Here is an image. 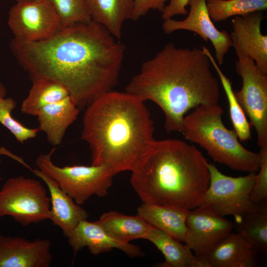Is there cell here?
<instances>
[{"instance_id":"28","label":"cell","mask_w":267,"mask_h":267,"mask_svg":"<svg viewBox=\"0 0 267 267\" xmlns=\"http://www.w3.org/2000/svg\"><path fill=\"white\" fill-rule=\"evenodd\" d=\"M15 100L11 98H0V123L8 130L17 141L21 143L35 138L39 131L37 128H29L11 115V112L15 108Z\"/></svg>"},{"instance_id":"3","label":"cell","mask_w":267,"mask_h":267,"mask_svg":"<svg viewBox=\"0 0 267 267\" xmlns=\"http://www.w3.org/2000/svg\"><path fill=\"white\" fill-rule=\"evenodd\" d=\"M144 101L127 92L109 91L88 106L82 139L89 145L91 165L115 175L131 171L155 140V129Z\"/></svg>"},{"instance_id":"25","label":"cell","mask_w":267,"mask_h":267,"mask_svg":"<svg viewBox=\"0 0 267 267\" xmlns=\"http://www.w3.org/2000/svg\"><path fill=\"white\" fill-rule=\"evenodd\" d=\"M202 49L208 56L222 85L228 103L230 118L233 130L240 140L246 141L251 137L250 124L235 97L231 83L229 79L222 72L209 49L205 46H203Z\"/></svg>"},{"instance_id":"26","label":"cell","mask_w":267,"mask_h":267,"mask_svg":"<svg viewBox=\"0 0 267 267\" xmlns=\"http://www.w3.org/2000/svg\"><path fill=\"white\" fill-rule=\"evenodd\" d=\"M206 5L211 19L219 22L233 16L266 10L267 0H207Z\"/></svg>"},{"instance_id":"4","label":"cell","mask_w":267,"mask_h":267,"mask_svg":"<svg viewBox=\"0 0 267 267\" xmlns=\"http://www.w3.org/2000/svg\"><path fill=\"white\" fill-rule=\"evenodd\" d=\"M208 163L183 140L155 139L131 171L130 182L142 203L191 210L209 186Z\"/></svg>"},{"instance_id":"15","label":"cell","mask_w":267,"mask_h":267,"mask_svg":"<svg viewBox=\"0 0 267 267\" xmlns=\"http://www.w3.org/2000/svg\"><path fill=\"white\" fill-rule=\"evenodd\" d=\"M264 19L262 11H256L231 19L234 38L243 52L253 60L259 70L267 75V36L261 33Z\"/></svg>"},{"instance_id":"11","label":"cell","mask_w":267,"mask_h":267,"mask_svg":"<svg viewBox=\"0 0 267 267\" xmlns=\"http://www.w3.org/2000/svg\"><path fill=\"white\" fill-rule=\"evenodd\" d=\"M207 0H190L189 12L186 18L177 20L169 18L164 20L162 29L166 34L178 30H187L199 35L205 42L210 41L215 50L218 65L222 64L225 55L232 46L231 35L225 30L220 31L214 25L209 14Z\"/></svg>"},{"instance_id":"23","label":"cell","mask_w":267,"mask_h":267,"mask_svg":"<svg viewBox=\"0 0 267 267\" xmlns=\"http://www.w3.org/2000/svg\"><path fill=\"white\" fill-rule=\"evenodd\" d=\"M234 228L257 252L267 254V202L258 204L253 211L235 219Z\"/></svg>"},{"instance_id":"32","label":"cell","mask_w":267,"mask_h":267,"mask_svg":"<svg viewBox=\"0 0 267 267\" xmlns=\"http://www.w3.org/2000/svg\"><path fill=\"white\" fill-rule=\"evenodd\" d=\"M6 94V89L3 85L0 82V98H4Z\"/></svg>"},{"instance_id":"29","label":"cell","mask_w":267,"mask_h":267,"mask_svg":"<svg viewBox=\"0 0 267 267\" xmlns=\"http://www.w3.org/2000/svg\"><path fill=\"white\" fill-rule=\"evenodd\" d=\"M259 173L256 175L254 187L250 195L251 201L256 204L267 199V146L260 148Z\"/></svg>"},{"instance_id":"17","label":"cell","mask_w":267,"mask_h":267,"mask_svg":"<svg viewBox=\"0 0 267 267\" xmlns=\"http://www.w3.org/2000/svg\"><path fill=\"white\" fill-rule=\"evenodd\" d=\"M208 267H254L257 252L238 233L230 232L203 257Z\"/></svg>"},{"instance_id":"33","label":"cell","mask_w":267,"mask_h":267,"mask_svg":"<svg viewBox=\"0 0 267 267\" xmlns=\"http://www.w3.org/2000/svg\"><path fill=\"white\" fill-rule=\"evenodd\" d=\"M16 0L17 2H22L37 1V0Z\"/></svg>"},{"instance_id":"7","label":"cell","mask_w":267,"mask_h":267,"mask_svg":"<svg viewBox=\"0 0 267 267\" xmlns=\"http://www.w3.org/2000/svg\"><path fill=\"white\" fill-rule=\"evenodd\" d=\"M50 199L38 180L19 176L0 189V217L10 216L23 226L50 220Z\"/></svg>"},{"instance_id":"18","label":"cell","mask_w":267,"mask_h":267,"mask_svg":"<svg viewBox=\"0 0 267 267\" xmlns=\"http://www.w3.org/2000/svg\"><path fill=\"white\" fill-rule=\"evenodd\" d=\"M79 113V107L70 95L65 98L43 107L37 115L39 131L45 133L51 145H59L68 127Z\"/></svg>"},{"instance_id":"10","label":"cell","mask_w":267,"mask_h":267,"mask_svg":"<svg viewBox=\"0 0 267 267\" xmlns=\"http://www.w3.org/2000/svg\"><path fill=\"white\" fill-rule=\"evenodd\" d=\"M7 24L14 39L25 42L46 40L63 27L47 0L17 2L9 10Z\"/></svg>"},{"instance_id":"13","label":"cell","mask_w":267,"mask_h":267,"mask_svg":"<svg viewBox=\"0 0 267 267\" xmlns=\"http://www.w3.org/2000/svg\"><path fill=\"white\" fill-rule=\"evenodd\" d=\"M52 260L47 239L0 235V267H49Z\"/></svg>"},{"instance_id":"9","label":"cell","mask_w":267,"mask_h":267,"mask_svg":"<svg viewBox=\"0 0 267 267\" xmlns=\"http://www.w3.org/2000/svg\"><path fill=\"white\" fill-rule=\"evenodd\" d=\"M210 182L198 206L224 217L242 216L254 210L250 195L254 187L256 173H249L239 177H229L222 174L215 165L208 163Z\"/></svg>"},{"instance_id":"22","label":"cell","mask_w":267,"mask_h":267,"mask_svg":"<svg viewBox=\"0 0 267 267\" xmlns=\"http://www.w3.org/2000/svg\"><path fill=\"white\" fill-rule=\"evenodd\" d=\"M96 222L111 236L126 242L145 239L152 228L138 215L128 216L114 211L103 214Z\"/></svg>"},{"instance_id":"20","label":"cell","mask_w":267,"mask_h":267,"mask_svg":"<svg viewBox=\"0 0 267 267\" xmlns=\"http://www.w3.org/2000/svg\"><path fill=\"white\" fill-rule=\"evenodd\" d=\"M91 20L104 26L120 40L125 22L131 19L133 0H85Z\"/></svg>"},{"instance_id":"31","label":"cell","mask_w":267,"mask_h":267,"mask_svg":"<svg viewBox=\"0 0 267 267\" xmlns=\"http://www.w3.org/2000/svg\"><path fill=\"white\" fill-rule=\"evenodd\" d=\"M190 0H168L169 3L166 5L162 12V18L163 20L172 18L178 15L188 14L186 6Z\"/></svg>"},{"instance_id":"12","label":"cell","mask_w":267,"mask_h":267,"mask_svg":"<svg viewBox=\"0 0 267 267\" xmlns=\"http://www.w3.org/2000/svg\"><path fill=\"white\" fill-rule=\"evenodd\" d=\"M186 224L184 243L199 258L204 256L234 228L231 221L199 206L189 211Z\"/></svg>"},{"instance_id":"1","label":"cell","mask_w":267,"mask_h":267,"mask_svg":"<svg viewBox=\"0 0 267 267\" xmlns=\"http://www.w3.org/2000/svg\"><path fill=\"white\" fill-rule=\"evenodd\" d=\"M9 46L33 79L62 84L79 108L113 90L126 50L123 44L92 20L64 27L43 41L13 38Z\"/></svg>"},{"instance_id":"14","label":"cell","mask_w":267,"mask_h":267,"mask_svg":"<svg viewBox=\"0 0 267 267\" xmlns=\"http://www.w3.org/2000/svg\"><path fill=\"white\" fill-rule=\"evenodd\" d=\"M75 253L87 247L91 254L97 255L116 248L132 258L142 256L137 245L119 240L107 233L96 221H81L67 237Z\"/></svg>"},{"instance_id":"27","label":"cell","mask_w":267,"mask_h":267,"mask_svg":"<svg viewBox=\"0 0 267 267\" xmlns=\"http://www.w3.org/2000/svg\"><path fill=\"white\" fill-rule=\"evenodd\" d=\"M66 27L91 21L85 0H47Z\"/></svg>"},{"instance_id":"2","label":"cell","mask_w":267,"mask_h":267,"mask_svg":"<svg viewBox=\"0 0 267 267\" xmlns=\"http://www.w3.org/2000/svg\"><path fill=\"white\" fill-rule=\"evenodd\" d=\"M211 65L202 48H178L169 43L142 63L126 91L158 105L164 114L168 133H181L190 110L219 103L220 86Z\"/></svg>"},{"instance_id":"6","label":"cell","mask_w":267,"mask_h":267,"mask_svg":"<svg viewBox=\"0 0 267 267\" xmlns=\"http://www.w3.org/2000/svg\"><path fill=\"white\" fill-rule=\"evenodd\" d=\"M53 148L42 153L35 163L38 169L54 179L61 188L78 205L91 196H106L112 184L113 173L103 165H74L59 167L51 160Z\"/></svg>"},{"instance_id":"5","label":"cell","mask_w":267,"mask_h":267,"mask_svg":"<svg viewBox=\"0 0 267 267\" xmlns=\"http://www.w3.org/2000/svg\"><path fill=\"white\" fill-rule=\"evenodd\" d=\"M223 110L219 105H200L183 119L181 133L184 138L204 148L215 162L240 172L259 171L260 153L245 148L234 130L222 120Z\"/></svg>"},{"instance_id":"8","label":"cell","mask_w":267,"mask_h":267,"mask_svg":"<svg viewBox=\"0 0 267 267\" xmlns=\"http://www.w3.org/2000/svg\"><path fill=\"white\" fill-rule=\"evenodd\" d=\"M237 60L235 70L242 81L240 90L234 91L238 101L257 134L258 146H267V75L262 73L255 61L245 54L231 36Z\"/></svg>"},{"instance_id":"19","label":"cell","mask_w":267,"mask_h":267,"mask_svg":"<svg viewBox=\"0 0 267 267\" xmlns=\"http://www.w3.org/2000/svg\"><path fill=\"white\" fill-rule=\"evenodd\" d=\"M189 211L178 206L142 203L137 208V215L151 226L184 243L187 231L186 219Z\"/></svg>"},{"instance_id":"16","label":"cell","mask_w":267,"mask_h":267,"mask_svg":"<svg viewBox=\"0 0 267 267\" xmlns=\"http://www.w3.org/2000/svg\"><path fill=\"white\" fill-rule=\"evenodd\" d=\"M24 166L46 185L50 194V220L61 228L64 235L67 237L81 221L87 219L88 212L76 203L50 176L39 169H32L26 163Z\"/></svg>"},{"instance_id":"21","label":"cell","mask_w":267,"mask_h":267,"mask_svg":"<svg viewBox=\"0 0 267 267\" xmlns=\"http://www.w3.org/2000/svg\"><path fill=\"white\" fill-rule=\"evenodd\" d=\"M145 239L154 244L164 256L165 261L158 264V267H208L185 244L158 228L152 226Z\"/></svg>"},{"instance_id":"30","label":"cell","mask_w":267,"mask_h":267,"mask_svg":"<svg viewBox=\"0 0 267 267\" xmlns=\"http://www.w3.org/2000/svg\"><path fill=\"white\" fill-rule=\"evenodd\" d=\"M134 8L131 20L136 21L150 10L162 12L168 0H133Z\"/></svg>"},{"instance_id":"24","label":"cell","mask_w":267,"mask_h":267,"mask_svg":"<svg viewBox=\"0 0 267 267\" xmlns=\"http://www.w3.org/2000/svg\"><path fill=\"white\" fill-rule=\"evenodd\" d=\"M62 84L46 78L33 79L27 96L21 105V111L28 115L37 116L44 106L60 101L70 95Z\"/></svg>"}]
</instances>
